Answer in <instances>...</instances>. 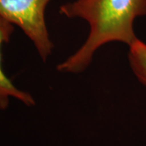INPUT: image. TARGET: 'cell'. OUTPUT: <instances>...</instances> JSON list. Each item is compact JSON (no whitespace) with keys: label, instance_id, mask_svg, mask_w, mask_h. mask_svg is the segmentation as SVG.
Segmentation results:
<instances>
[{"label":"cell","instance_id":"3957f363","mask_svg":"<svg viewBox=\"0 0 146 146\" xmlns=\"http://www.w3.org/2000/svg\"><path fill=\"white\" fill-rule=\"evenodd\" d=\"M14 25L0 16V110H6L11 98L21 102L28 106L35 105L34 98L27 92L16 88L3 70L2 66V46L10 41L14 32Z\"/></svg>","mask_w":146,"mask_h":146},{"label":"cell","instance_id":"6da1fadb","mask_svg":"<svg viewBox=\"0 0 146 146\" xmlns=\"http://www.w3.org/2000/svg\"><path fill=\"white\" fill-rule=\"evenodd\" d=\"M59 12L89 25L81 46L57 65L60 72L79 74L89 68L94 54L105 45L119 42L130 47L139 40L134 23L146 16V0H73L61 6Z\"/></svg>","mask_w":146,"mask_h":146},{"label":"cell","instance_id":"7a4b0ae2","mask_svg":"<svg viewBox=\"0 0 146 146\" xmlns=\"http://www.w3.org/2000/svg\"><path fill=\"white\" fill-rule=\"evenodd\" d=\"M50 1L0 0V16L22 29L44 62L54 49L46 21V10Z\"/></svg>","mask_w":146,"mask_h":146},{"label":"cell","instance_id":"277c9868","mask_svg":"<svg viewBox=\"0 0 146 146\" xmlns=\"http://www.w3.org/2000/svg\"><path fill=\"white\" fill-rule=\"evenodd\" d=\"M128 48L127 58L131 70L146 89V43L139 39Z\"/></svg>","mask_w":146,"mask_h":146}]
</instances>
